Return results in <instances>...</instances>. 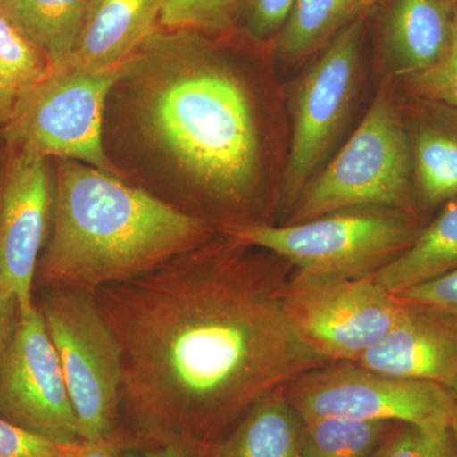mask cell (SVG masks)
<instances>
[{"label": "cell", "instance_id": "obj_1", "mask_svg": "<svg viewBox=\"0 0 457 457\" xmlns=\"http://www.w3.org/2000/svg\"><path fill=\"white\" fill-rule=\"evenodd\" d=\"M253 249L224 234L93 291L121 348L129 446L209 457L255 402L332 363L295 335L287 279Z\"/></svg>", "mask_w": 457, "mask_h": 457}, {"label": "cell", "instance_id": "obj_2", "mask_svg": "<svg viewBox=\"0 0 457 457\" xmlns=\"http://www.w3.org/2000/svg\"><path fill=\"white\" fill-rule=\"evenodd\" d=\"M141 137L192 194L242 209L261 179V137L251 92L228 59L194 29H156L129 59Z\"/></svg>", "mask_w": 457, "mask_h": 457}, {"label": "cell", "instance_id": "obj_3", "mask_svg": "<svg viewBox=\"0 0 457 457\" xmlns=\"http://www.w3.org/2000/svg\"><path fill=\"white\" fill-rule=\"evenodd\" d=\"M51 224L36 272L44 288L95 291L129 281L212 237L203 218L65 159L56 164Z\"/></svg>", "mask_w": 457, "mask_h": 457}, {"label": "cell", "instance_id": "obj_4", "mask_svg": "<svg viewBox=\"0 0 457 457\" xmlns=\"http://www.w3.org/2000/svg\"><path fill=\"white\" fill-rule=\"evenodd\" d=\"M423 227L416 213L361 207L284 227L237 222L222 234L290 262L300 273L359 278L398 257Z\"/></svg>", "mask_w": 457, "mask_h": 457}, {"label": "cell", "instance_id": "obj_5", "mask_svg": "<svg viewBox=\"0 0 457 457\" xmlns=\"http://www.w3.org/2000/svg\"><path fill=\"white\" fill-rule=\"evenodd\" d=\"M361 207L417 215L409 135L387 90L378 93L347 144L303 189L288 224Z\"/></svg>", "mask_w": 457, "mask_h": 457}, {"label": "cell", "instance_id": "obj_6", "mask_svg": "<svg viewBox=\"0 0 457 457\" xmlns=\"http://www.w3.org/2000/svg\"><path fill=\"white\" fill-rule=\"evenodd\" d=\"M128 62L102 71L54 69L21 92L2 128L9 152L80 162L119 176L104 153L102 123L108 95L125 77Z\"/></svg>", "mask_w": 457, "mask_h": 457}, {"label": "cell", "instance_id": "obj_7", "mask_svg": "<svg viewBox=\"0 0 457 457\" xmlns=\"http://www.w3.org/2000/svg\"><path fill=\"white\" fill-rule=\"evenodd\" d=\"M59 356L83 440L121 433L122 354L95 293L45 288L38 305Z\"/></svg>", "mask_w": 457, "mask_h": 457}, {"label": "cell", "instance_id": "obj_8", "mask_svg": "<svg viewBox=\"0 0 457 457\" xmlns=\"http://www.w3.org/2000/svg\"><path fill=\"white\" fill-rule=\"evenodd\" d=\"M295 335L329 362H359L399 320L404 303L372 276L337 278L296 272L284 287Z\"/></svg>", "mask_w": 457, "mask_h": 457}, {"label": "cell", "instance_id": "obj_9", "mask_svg": "<svg viewBox=\"0 0 457 457\" xmlns=\"http://www.w3.org/2000/svg\"><path fill=\"white\" fill-rule=\"evenodd\" d=\"M284 396L303 420L321 417L450 428L457 394L431 381L394 378L356 362H332L299 376Z\"/></svg>", "mask_w": 457, "mask_h": 457}, {"label": "cell", "instance_id": "obj_10", "mask_svg": "<svg viewBox=\"0 0 457 457\" xmlns=\"http://www.w3.org/2000/svg\"><path fill=\"white\" fill-rule=\"evenodd\" d=\"M363 20L354 21L327 45L295 92L293 134L282 197L296 203L350 112L356 95Z\"/></svg>", "mask_w": 457, "mask_h": 457}, {"label": "cell", "instance_id": "obj_11", "mask_svg": "<svg viewBox=\"0 0 457 457\" xmlns=\"http://www.w3.org/2000/svg\"><path fill=\"white\" fill-rule=\"evenodd\" d=\"M0 417L55 444L83 441L38 306L18 311L13 335L0 360Z\"/></svg>", "mask_w": 457, "mask_h": 457}, {"label": "cell", "instance_id": "obj_12", "mask_svg": "<svg viewBox=\"0 0 457 457\" xmlns=\"http://www.w3.org/2000/svg\"><path fill=\"white\" fill-rule=\"evenodd\" d=\"M47 162L8 150L0 168V299L16 300L20 312L36 306L33 285L53 219Z\"/></svg>", "mask_w": 457, "mask_h": 457}, {"label": "cell", "instance_id": "obj_13", "mask_svg": "<svg viewBox=\"0 0 457 457\" xmlns=\"http://www.w3.org/2000/svg\"><path fill=\"white\" fill-rule=\"evenodd\" d=\"M403 303L399 320L356 363L394 378L431 381L457 394L456 319Z\"/></svg>", "mask_w": 457, "mask_h": 457}, {"label": "cell", "instance_id": "obj_14", "mask_svg": "<svg viewBox=\"0 0 457 457\" xmlns=\"http://www.w3.org/2000/svg\"><path fill=\"white\" fill-rule=\"evenodd\" d=\"M165 0H90L65 66L102 71L128 62L158 29Z\"/></svg>", "mask_w": 457, "mask_h": 457}, {"label": "cell", "instance_id": "obj_15", "mask_svg": "<svg viewBox=\"0 0 457 457\" xmlns=\"http://www.w3.org/2000/svg\"><path fill=\"white\" fill-rule=\"evenodd\" d=\"M456 18L457 4L445 0H389L381 37L394 71L409 78L437 64L450 49Z\"/></svg>", "mask_w": 457, "mask_h": 457}, {"label": "cell", "instance_id": "obj_16", "mask_svg": "<svg viewBox=\"0 0 457 457\" xmlns=\"http://www.w3.org/2000/svg\"><path fill=\"white\" fill-rule=\"evenodd\" d=\"M431 104L436 112L420 117L408 132L413 186L427 207L457 200V111Z\"/></svg>", "mask_w": 457, "mask_h": 457}, {"label": "cell", "instance_id": "obj_17", "mask_svg": "<svg viewBox=\"0 0 457 457\" xmlns=\"http://www.w3.org/2000/svg\"><path fill=\"white\" fill-rule=\"evenodd\" d=\"M303 420L284 389L255 402L209 457H302Z\"/></svg>", "mask_w": 457, "mask_h": 457}, {"label": "cell", "instance_id": "obj_18", "mask_svg": "<svg viewBox=\"0 0 457 457\" xmlns=\"http://www.w3.org/2000/svg\"><path fill=\"white\" fill-rule=\"evenodd\" d=\"M457 270V200L420 231L416 240L372 278L390 294L399 295Z\"/></svg>", "mask_w": 457, "mask_h": 457}, {"label": "cell", "instance_id": "obj_19", "mask_svg": "<svg viewBox=\"0 0 457 457\" xmlns=\"http://www.w3.org/2000/svg\"><path fill=\"white\" fill-rule=\"evenodd\" d=\"M90 0H0V11L40 49L54 69L64 68Z\"/></svg>", "mask_w": 457, "mask_h": 457}, {"label": "cell", "instance_id": "obj_20", "mask_svg": "<svg viewBox=\"0 0 457 457\" xmlns=\"http://www.w3.org/2000/svg\"><path fill=\"white\" fill-rule=\"evenodd\" d=\"M378 0H296L281 31L276 53L297 62L327 46L342 29L365 17Z\"/></svg>", "mask_w": 457, "mask_h": 457}, {"label": "cell", "instance_id": "obj_21", "mask_svg": "<svg viewBox=\"0 0 457 457\" xmlns=\"http://www.w3.org/2000/svg\"><path fill=\"white\" fill-rule=\"evenodd\" d=\"M396 425L341 417L303 420L302 457H372Z\"/></svg>", "mask_w": 457, "mask_h": 457}, {"label": "cell", "instance_id": "obj_22", "mask_svg": "<svg viewBox=\"0 0 457 457\" xmlns=\"http://www.w3.org/2000/svg\"><path fill=\"white\" fill-rule=\"evenodd\" d=\"M53 71L47 57L0 11V104L11 112L18 95Z\"/></svg>", "mask_w": 457, "mask_h": 457}, {"label": "cell", "instance_id": "obj_23", "mask_svg": "<svg viewBox=\"0 0 457 457\" xmlns=\"http://www.w3.org/2000/svg\"><path fill=\"white\" fill-rule=\"evenodd\" d=\"M243 0H165L159 26L170 29L219 32L239 20Z\"/></svg>", "mask_w": 457, "mask_h": 457}, {"label": "cell", "instance_id": "obj_24", "mask_svg": "<svg viewBox=\"0 0 457 457\" xmlns=\"http://www.w3.org/2000/svg\"><path fill=\"white\" fill-rule=\"evenodd\" d=\"M372 457H457V442L450 428L398 423Z\"/></svg>", "mask_w": 457, "mask_h": 457}, {"label": "cell", "instance_id": "obj_25", "mask_svg": "<svg viewBox=\"0 0 457 457\" xmlns=\"http://www.w3.org/2000/svg\"><path fill=\"white\" fill-rule=\"evenodd\" d=\"M408 80L418 98L457 111V18L453 42L446 55L432 68L409 77Z\"/></svg>", "mask_w": 457, "mask_h": 457}, {"label": "cell", "instance_id": "obj_26", "mask_svg": "<svg viewBox=\"0 0 457 457\" xmlns=\"http://www.w3.org/2000/svg\"><path fill=\"white\" fill-rule=\"evenodd\" d=\"M296 0H243L239 22L253 40L267 41L278 36Z\"/></svg>", "mask_w": 457, "mask_h": 457}, {"label": "cell", "instance_id": "obj_27", "mask_svg": "<svg viewBox=\"0 0 457 457\" xmlns=\"http://www.w3.org/2000/svg\"><path fill=\"white\" fill-rule=\"evenodd\" d=\"M69 445H59L26 431L0 417V457H62Z\"/></svg>", "mask_w": 457, "mask_h": 457}, {"label": "cell", "instance_id": "obj_28", "mask_svg": "<svg viewBox=\"0 0 457 457\" xmlns=\"http://www.w3.org/2000/svg\"><path fill=\"white\" fill-rule=\"evenodd\" d=\"M403 302L426 306L457 320V270L396 295Z\"/></svg>", "mask_w": 457, "mask_h": 457}, {"label": "cell", "instance_id": "obj_29", "mask_svg": "<svg viewBox=\"0 0 457 457\" xmlns=\"http://www.w3.org/2000/svg\"><path fill=\"white\" fill-rule=\"evenodd\" d=\"M129 446L122 433L98 440H83L66 446L62 457H122Z\"/></svg>", "mask_w": 457, "mask_h": 457}, {"label": "cell", "instance_id": "obj_30", "mask_svg": "<svg viewBox=\"0 0 457 457\" xmlns=\"http://www.w3.org/2000/svg\"><path fill=\"white\" fill-rule=\"evenodd\" d=\"M18 317L16 300L0 299V360L7 348Z\"/></svg>", "mask_w": 457, "mask_h": 457}, {"label": "cell", "instance_id": "obj_31", "mask_svg": "<svg viewBox=\"0 0 457 457\" xmlns=\"http://www.w3.org/2000/svg\"><path fill=\"white\" fill-rule=\"evenodd\" d=\"M122 457H189L180 451L168 447H140L128 446L123 451Z\"/></svg>", "mask_w": 457, "mask_h": 457}, {"label": "cell", "instance_id": "obj_32", "mask_svg": "<svg viewBox=\"0 0 457 457\" xmlns=\"http://www.w3.org/2000/svg\"><path fill=\"white\" fill-rule=\"evenodd\" d=\"M450 429L457 442V402L455 408H453V417H451Z\"/></svg>", "mask_w": 457, "mask_h": 457}, {"label": "cell", "instance_id": "obj_33", "mask_svg": "<svg viewBox=\"0 0 457 457\" xmlns=\"http://www.w3.org/2000/svg\"><path fill=\"white\" fill-rule=\"evenodd\" d=\"M8 110L4 106H3L2 104H0V126L4 125L5 121H7L8 119Z\"/></svg>", "mask_w": 457, "mask_h": 457}, {"label": "cell", "instance_id": "obj_34", "mask_svg": "<svg viewBox=\"0 0 457 457\" xmlns=\"http://www.w3.org/2000/svg\"><path fill=\"white\" fill-rule=\"evenodd\" d=\"M445 2L453 3V4H457V0H445Z\"/></svg>", "mask_w": 457, "mask_h": 457}]
</instances>
